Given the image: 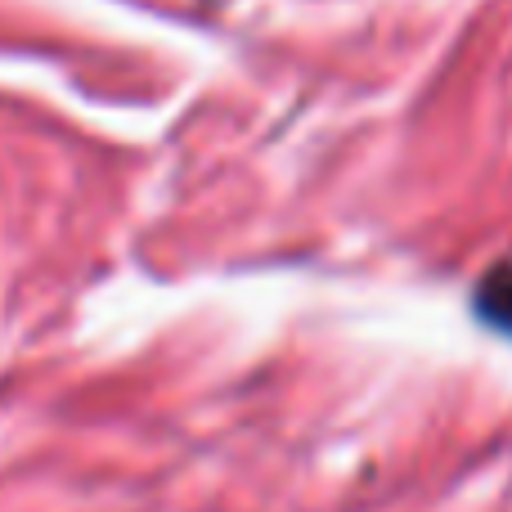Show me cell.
<instances>
[{"label":"cell","instance_id":"6da1fadb","mask_svg":"<svg viewBox=\"0 0 512 512\" xmlns=\"http://www.w3.org/2000/svg\"><path fill=\"white\" fill-rule=\"evenodd\" d=\"M477 315L490 328L512 337V265H495L486 279L477 283Z\"/></svg>","mask_w":512,"mask_h":512}]
</instances>
